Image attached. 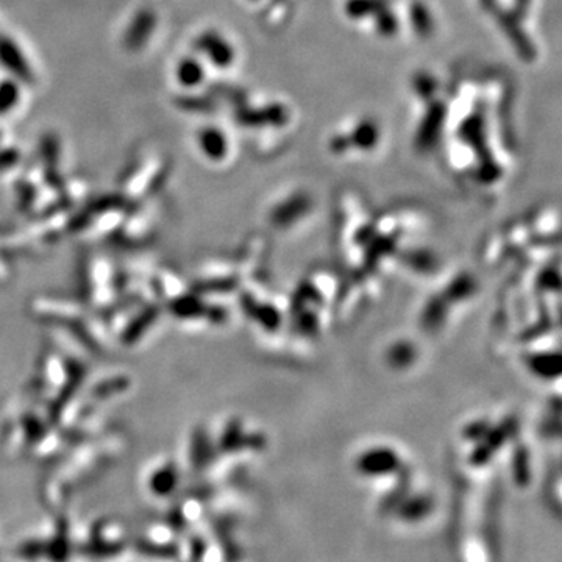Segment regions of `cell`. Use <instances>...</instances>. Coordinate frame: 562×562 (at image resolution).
Here are the masks:
<instances>
[{"instance_id":"obj_1","label":"cell","mask_w":562,"mask_h":562,"mask_svg":"<svg viewBox=\"0 0 562 562\" xmlns=\"http://www.w3.org/2000/svg\"><path fill=\"white\" fill-rule=\"evenodd\" d=\"M197 47L204 52L208 60L217 67H228L234 60V50L227 39L215 32L204 33L197 39Z\"/></svg>"},{"instance_id":"obj_2","label":"cell","mask_w":562,"mask_h":562,"mask_svg":"<svg viewBox=\"0 0 562 562\" xmlns=\"http://www.w3.org/2000/svg\"><path fill=\"white\" fill-rule=\"evenodd\" d=\"M0 63L22 80H30L32 72L19 47L8 38H0Z\"/></svg>"},{"instance_id":"obj_3","label":"cell","mask_w":562,"mask_h":562,"mask_svg":"<svg viewBox=\"0 0 562 562\" xmlns=\"http://www.w3.org/2000/svg\"><path fill=\"white\" fill-rule=\"evenodd\" d=\"M155 28V16L151 11H140L133 19L125 35V44L128 49H139L147 41Z\"/></svg>"},{"instance_id":"obj_4","label":"cell","mask_w":562,"mask_h":562,"mask_svg":"<svg viewBox=\"0 0 562 562\" xmlns=\"http://www.w3.org/2000/svg\"><path fill=\"white\" fill-rule=\"evenodd\" d=\"M397 459L389 452H375L369 453L359 459L358 469L361 474L375 476L389 474V472L397 469Z\"/></svg>"},{"instance_id":"obj_5","label":"cell","mask_w":562,"mask_h":562,"mask_svg":"<svg viewBox=\"0 0 562 562\" xmlns=\"http://www.w3.org/2000/svg\"><path fill=\"white\" fill-rule=\"evenodd\" d=\"M199 144L201 151L211 160H222L227 155V136L215 127L204 128L199 134Z\"/></svg>"},{"instance_id":"obj_6","label":"cell","mask_w":562,"mask_h":562,"mask_svg":"<svg viewBox=\"0 0 562 562\" xmlns=\"http://www.w3.org/2000/svg\"><path fill=\"white\" fill-rule=\"evenodd\" d=\"M380 138V130L376 127V123L370 121H363L359 122L355 130L347 136L348 145H358V147L363 149H372L374 145H376Z\"/></svg>"},{"instance_id":"obj_7","label":"cell","mask_w":562,"mask_h":562,"mask_svg":"<svg viewBox=\"0 0 562 562\" xmlns=\"http://www.w3.org/2000/svg\"><path fill=\"white\" fill-rule=\"evenodd\" d=\"M432 502L428 497H414L409 498L398 508V515L406 522H417L425 519L431 513Z\"/></svg>"},{"instance_id":"obj_8","label":"cell","mask_w":562,"mask_h":562,"mask_svg":"<svg viewBox=\"0 0 562 562\" xmlns=\"http://www.w3.org/2000/svg\"><path fill=\"white\" fill-rule=\"evenodd\" d=\"M204 67L195 58H184L177 66L178 82L186 88H195L197 84L204 82Z\"/></svg>"},{"instance_id":"obj_9","label":"cell","mask_w":562,"mask_h":562,"mask_svg":"<svg viewBox=\"0 0 562 562\" xmlns=\"http://www.w3.org/2000/svg\"><path fill=\"white\" fill-rule=\"evenodd\" d=\"M383 8H386V0H348L345 14L352 19H361L375 16Z\"/></svg>"},{"instance_id":"obj_10","label":"cell","mask_w":562,"mask_h":562,"mask_svg":"<svg viewBox=\"0 0 562 562\" xmlns=\"http://www.w3.org/2000/svg\"><path fill=\"white\" fill-rule=\"evenodd\" d=\"M442 117H443V110L441 105H435L428 111V117L424 122V127L420 128L419 139L424 144L431 143L432 139H436V134H439L441 127H442Z\"/></svg>"},{"instance_id":"obj_11","label":"cell","mask_w":562,"mask_h":562,"mask_svg":"<svg viewBox=\"0 0 562 562\" xmlns=\"http://www.w3.org/2000/svg\"><path fill=\"white\" fill-rule=\"evenodd\" d=\"M375 19H376L375 28H376V32H378V35L393 36L398 32L397 16L393 14L391 10H387V7L378 11V13L375 14Z\"/></svg>"},{"instance_id":"obj_12","label":"cell","mask_w":562,"mask_h":562,"mask_svg":"<svg viewBox=\"0 0 562 562\" xmlns=\"http://www.w3.org/2000/svg\"><path fill=\"white\" fill-rule=\"evenodd\" d=\"M19 100V89L13 82H3L0 84V114L14 108Z\"/></svg>"},{"instance_id":"obj_13","label":"cell","mask_w":562,"mask_h":562,"mask_svg":"<svg viewBox=\"0 0 562 562\" xmlns=\"http://www.w3.org/2000/svg\"><path fill=\"white\" fill-rule=\"evenodd\" d=\"M411 19L414 22V27L417 28L420 33H430L432 30V18L426 7L420 3H415L411 7Z\"/></svg>"}]
</instances>
